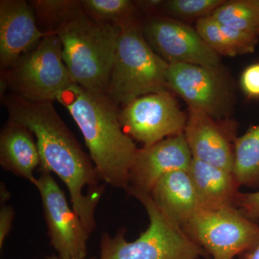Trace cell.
<instances>
[{
    "label": "cell",
    "instance_id": "28",
    "mask_svg": "<svg viewBox=\"0 0 259 259\" xmlns=\"http://www.w3.org/2000/svg\"><path fill=\"white\" fill-rule=\"evenodd\" d=\"M0 190H1V194H0V196H1V197H0V199H1V204L3 202V204H5V202L10 198V194L9 191L7 190L4 184L3 183H1V189Z\"/></svg>",
    "mask_w": 259,
    "mask_h": 259
},
{
    "label": "cell",
    "instance_id": "12",
    "mask_svg": "<svg viewBox=\"0 0 259 259\" xmlns=\"http://www.w3.org/2000/svg\"><path fill=\"white\" fill-rule=\"evenodd\" d=\"M184 134L193 158L233 173L238 139L234 121L215 120L188 107Z\"/></svg>",
    "mask_w": 259,
    "mask_h": 259
},
{
    "label": "cell",
    "instance_id": "24",
    "mask_svg": "<svg viewBox=\"0 0 259 259\" xmlns=\"http://www.w3.org/2000/svg\"><path fill=\"white\" fill-rule=\"evenodd\" d=\"M237 208L252 222L259 223V190L250 193H240Z\"/></svg>",
    "mask_w": 259,
    "mask_h": 259
},
{
    "label": "cell",
    "instance_id": "21",
    "mask_svg": "<svg viewBox=\"0 0 259 259\" xmlns=\"http://www.w3.org/2000/svg\"><path fill=\"white\" fill-rule=\"evenodd\" d=\"M211 16L228 26L259 36V0L226 1Z\"/></svg>",
    "mask_w": 259,
    "mask_h": 259
},
{
    "label": "cell",
    "instance_id": "4",
    "mask_svg": "<svg viewBox=\"0 0 259 259\" xmlns=\"http://www.w3.org/2000/svg\"><path fill=\"white\" fill-rule=\"evenodd\" d=\"M141 18L121 27L115 62L105 95L117 107L167 90L168 64L153 51L141 30Z\"/></svg>",
    "mask_w": 259,
    "mask_h": 259
},
{
    "label": "cell",
    "instance_id": "17",
    "mask_svg": "<svg viewBox=\"0 0 259 259\" xmlns=\"http://www.w3.org/2000/svg\"><path fill=\"white\" fill-rule=\"evenodd\" d=\"M35 136L25 126L8 120L0 134V164L7 171L31 182L40 166Z\"/></svg>",
    "mask_w": 259,
    "mask_h": 259
},
{
    "label": "cell",
    "instance_id": "20",
    "mask_svg": "<svg viewBox=\"0 0 259 259\" xmlns=\"http://www.w3.org/2000/svg\"><path fill=\"white\" fill-rule=\"evenodd\" d=\"M83 11L90 18L120 28L139 18L135 1L131 0H80Z\"/></svg>",
    "mask_w": 259,
    "mask_h": 259
},
{
    "label": "cell",
    "instance_id": "14",
    "mask_svg": "<svg viewBox=\"0 0 259 259\" xmlns=\"http://www.w3.org/2000/svg\"><path fill=\"white\" fill-rule=\"evenodd\" d=\"M45 33L37 25L35 12L25 0L0 1V68L8 71L36 47Z\"/></svg>",
    "mask_w": 259,
    "mask_h": 259
},
{
    "label": "cell",
    "instance_id": "18",
    "mask_svg": "<svg viewBox=\"0 0 259 259\" xmlns=\"http://www.w3.org/2000/svg\"><path fill=\"white\" fill-rule=\"evenodd\" d=\"M196 30L202 40L219 56L235 57L254 52L259 36L228 26L212 16L197 20Z\"/></svg>",
    "mask_w": 259,
    "mask_h": 259
},
{
    "label": "cell",
    "instance_id": "25",
    "mask_svg": "<svg viewBox=\"0 0 259 259\" xmlns=\"http://www.w3.org/2000/svg\"><path fill=\"white\" fill-rule=\"evenodd\" d=\"M15 218V211L13 207L3 204L0 209V248H3L6 237L9 234L13 220Z\"/></svg>",
    "mask_w": 259,
    "mask_h": 259
},
{
    "label": "cell",
    "instance_id": "11",
    "mask_svg": "<svg viewBox=\"0 0 259 259\" xmlns=\"http://www.w3.org/2000/svg\"><path fill=\"white\" fill-rule=\"evenodd\" d=\"M40 171V176L35 177L31 183L41 197L51 245L61 259H85L90 235L51 173Z\"/></svg>",
    "mask_w": 259,
    "mask_h": 259
},
{
    "label": "cell",
    "instance_id": "23",
    "mask_svg": "<svg viewBox=\"0 0 259 259\" xmlns=\"http://www.w3.org/2000/svg\"><path fill=\"white\" fill-rule=\"evenodd\" d=\"M240 83L245 96L251 100H259V62L245 68Z\"/></svg>",
    "mask_w": 259,
    "mask_h": 259
},
{
    "label": "cell",
    "instance_id": "29",
    "mask_svg": "<svg viewBox=\"0 0 259 259\" xmlns=\"http://www.w3.org/2000/svg\"><path fill=\"white\" fill-rule=\"evenodd\" d=\"M47 259H61L59 258V256H56V255H54V256L48 257ZM90 259H95L94 258H90Z\"/></svg>",
    "mask_w": 259,
    "mask_h": 259
},
{
    "label": "cell",
    "instance_id": "5",
    "mask_svg": "<svg viewBox=\"0 0 259 259\" xmlns=\"http://www.w3.org/2000/svg\"><path fill=\"white\" fill-rule=\"evenodd\" d=\"M134 197L146 209L149 226L139 238L131 242L126 240V228H120L114 237L104 233L100 259H210L202 247L160 212L149 194H137Z\"/></svg>",
    "mask_w": 259,
    "mask_h": 259
},
{
    "label": "cell",
    "instance_id": "22",
    "mask_svg": "<svg viewBox=\"0 0 259 259\" xmlns=\"http://www.w3.org/2000/svg\"><path fill=\"white\" fill-rule=\"evenodd\" d=\"M226 3V0H168L161 12L176 20H196L207 18Z\"/></svg>",
    "mask_w": 259,
    "mask_h": 259
},
{
    "label": "cell",
    "instance_id": "26",
    "mask_svg": "<svg viewBox=\"0 0 259 259\" xmlns=\"http://www.w3.org/2000/svg\"><path fill=\"white\" fill-rule=\"evenodd\" d=\"M163 0H139L135 1L136 8L139 15L144 13L145 17L151 16V15H158L161 12Z\"/></svg>",
    "mask_w": 259,
    "mask_h": 259
},
{
    "label": "cell",
    "instance_id": "13",
    "mask_svg": "<svg viewBox=\"0 0 259 259\" xmlns=\"http://www.w3.org/2000/svg\"><path fill=\"white\" fill-rule=\"evenodd\" d=\"M192 157L185 134L171 136L139 148L131 167L126 192L130 195L150 194L158 180L177 170H189Z\"/></svg>",
    "mask_w": 259,
    "mask_h": 259
},
{
    "label": "cell",
    "instance_id": "15",
    "mask_svg": "<svg viewBox=\"0 0 259 259\" xmlns=\"http://www.w3.org/2000/svg\"><path fill=\"white\" fill-rule=\"evenodd\" d=\"M160 212L182 228L201 209L189 170L166 174L149 194Z\"/></svg>",
    "mask_w": 259,
    "mask_h": 259
},
{
    "label": "cell",
    "instance_id": "9",
    "mask_svg": "<svg viewBox=\"0 0 259 259\" xmlns=\"http://www.w3.org/2000/svg\"><path fill=\"white\" fill-rule=\"evenodd\" d=\"M148 45L168 64H190L219 68L220 56L207 45L196 28L180 20L155 15L141 19Z\"/></svg>",
    "mask_w": 259,
    "mask_h": 259
},
{
    "label": "cell",
    "instance_id": "2",
    "mask_svg": "<svg viewBox=\"0 0 259 259\" xmlns=\"http://www.w3.org/2000/svg\"><path fill=\"white\" fill-rule=\"evenodd\" d=\"M79 127L100 178L127 190L129 175L139 148L122 130L120 109L105 93L73 83L58 97Z\"/></svg>",
    "mask_w": 259,
    "mask_h": 259
},
{
    "label": "cell",
    "instance_id": "27",
    "mask_svg": "<svg viewBox=\"0 0 259 259\" xmlns=\"http://www.w3.org/2000/svg\"><path fill=\"white\" fill-rule=\"evenodd\" d=\"M237 259H259V242L253 248L245 250Z\"/></svg>",
    "mask_w": 259,
    "mask_h": 259
},
{
    "label": "cell",
    "instance_id": "3",
    "mask_svg": "<svg viewBox=\"0 0 259 259\" xmlns=\"http://www.w3.org/2000/svg\"><path fill=\"white\" fill-rule=\"evenodd\" d=\"M44 32L59 37L73 82L105 93L120 28L95 21L83 11L79 0H61L49 15Z\"/></svg>",
    "mask_w": 259,
    "mask_h": 259
},
{
    "label": "cell",
    "instance_id": "7",
    "mask_svg": "<svg viewBox=\"0 0 259 259\" xmlns=\"http://www.w3.org/2000/svg\"><path fill=\"white\" fill-rule=\"evenodd\" d=\"M182 229L212 259H233L259 242V223L234 207L199 209Z\"/></svg>",
    "mask_w": 259,
    "mask_h": 259
},
{
    "label": "cell",
    "instance_id": "19",
    "mask_svg": "<svg viewBox=\"0 0 259 259\" xmlns=\"http://www.w3.org/2000/svg\"><path fill=\"white\" fill-rule=\"evenodd\" d=\"M233 174L241 187L259 190V124L236 139Z\"/></svg>",
    "mask_w": 259,
    "mask_h": 259
},
{
    "label": "cell",
    "instance_id": "8",
    "mask_svg": "<svg viewBox=\"0 0 259 259\" xmlns=\"http://www.w3.org/2000/svg\"><path fill=\"white\" fill-rule=\"evenodd\" d=\"M167 90L218 120L228 119L234 104V92L222 68L190 64H168Z\"/></svg>",
    "mask_w": 259,
    "mask_h": 259
},
{
    "label": "cell",
    "instance_id": "16",
    "mask_svg": "<svg viewBox=\"0 0 259 259\" xmlns=\"http://www.w3.org/2000/svg\"><path fill=\"white\" fill-rule=\"evenodd\" d=\"M189 173L201 209L237 207L241 186L233 172L193 158Z\"/></svg>",
    "mask_w": 259,
    "mask_h": 259
},
{
    "label": "cell",
    "instance_id": "10",
    "mask_svg": "<svg viewBox=\"0 0 259 259\" xmlns=\"http://www.w3.org/2000/svg\"><path fill=\"white\" fill-rule=\"evenodd\" d=\"M122 130L144 147L184 134L187 114L168 90L139 97L120 109Z\"/></svg>",
    "mask_w": 259,
    "mask_h": 259
},
{
    "label": "cell",
    "instance_id": "1",
    "mask_svg": "<svg viewBox=\"0 0 259 259\" xmlns=\"http://www.w3.org/2000/svg\"><path fill=\"white\" fill-rule=\"evenodd\" d=\"M3 105L11 122L28 127L36 139L40 171L54 172L69 190L72 208L89 235L96 228L95 212L105 190L90 154L85 153L54 106L32 102L9 93Z\"/></svg>",
    "mask_w": 259,
    "mask_h": 259
},
{
    "label": "cell",
    "instance_id": "6",
    "mask_svg": "<svg viewBox=\"0 0 259 259\" xmlns=\"http://www.w3.org/2000/svg\"><path fill=\"white\" fill-rule=\"evenodd\" d=\"M1 95L9 91L32 102H54L74 83L62 55L59 37L48 34L9 70L1 72Z\"/></svg>",
    "mask_w": 259,
    "mask_h": 259
}]
</instances>
